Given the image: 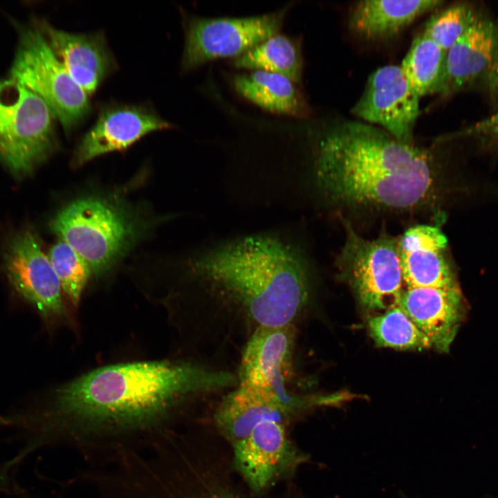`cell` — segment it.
Returning <instances> with one entry per match:
<instances>
[{
	"instance_id": "6da1fadb",
	"label": "cell",
	"mask_w": 498,
	"mask_h": 498,
	"mask_svg": "<svg viewBox=\"0 0 498 498\" xmlns=\"http://www.w3.org/2000/svg\"><path fill=\"white\" fill-rule=\"evenodd\" d=\"M237 385L235 373L199 360L102 367L62 385L45 406L21 416L24 448L31 453L64 446L89 468L106 466L177 431L175 418L195 398Z\"/></svg>"
},
{
	"instance_id": "7a4b0ae2",
	"label": "cell",
	"mask_w": 498,
	"mask_h": 498,
	"mask_svg": "<svg viewBox=\"0 0 498 498\" xmlns=\"http://www.w3.org/2000/svg\"><path fill=\"white\" fill-rule=\"evenodd\" d=\"M310 263L295 242L258 234L205 248L187 264L174 306L194 349L244 345L259 328L294 324L309 306Z\"/></svg>"
},
{
	"instance_id": "3957f363",
	"label": "cell",
	"mask_w": 498,
	"mask_h": 498,
	"mask_svg": "<svg viewBox=\"0 0 498 498\" xmlns=\"http://www.w3.org/2000/svg\"><path fill=\"white\" fill-rule=\"evenodd\" d=\"M313 174L316 187L331 201L398 211L426 204L437 179L428 150L355 121L339 122L322 134Z\"/></svg>"
},
{
	"instance_id": "277c9868",
	"label": "cell",
	"mask_w": 498,
	"mask_h": 498,
	"mask_svg": "<svg viewBox=\"0 0 498 498\" xmlns=\"http://www.w3.org/2000/svg\"><path fill=\"white\" fill-rule=\"evenodd\" d=\"M53 232L102 275L127 251L137 236L133 220L122 210L99 198H84L63 208L52 221Z\"/></svg>"
},
{
	"instance_id": "5b68a950",
	"label": "cell",
	"mask_w": 498,
	"mask_h": 498,
	"mask_svg": "<svg viewBox=\"0 0 498 498\" xmlns=\"http://www.w3.org/2000/svg\"><path fill=\"white\" fill-rule=\"evenodd\" d=\"M55 119L39 95L0 80V162L16 176L30 172L55 149Z\"/></svg>"
},
{
	"instance_id": "8992f818",
	"label": "cell",
	"mask_w": 498,
	"mask_h": 498,
	"mask_svg": "<svg viewBox=\"0 0 498 498\" xmlns=\"http://www.w3.org/2000/svg\"><path fill=\"white\" fill-rule=\"evenodd\" d=\"M10 75L45 101L67 133L91 112L89 95L72 79L39 28L21 33Z\"/></svg>"
},
{
	"instance_id": "52a82bcc",
	"label": "cell",
	"mask_w": 498,
	"mask_h": 498,
	"mask_svg": "<svg viewBox=\"0 0 498 498\" xmlns=\"http://www.w3.org/2000/svg\"><path fill=\"white\" fill-rule=\"evenodd\" d=\"M293 5V2L276 11L251 17L186 16L181 71H191L219 58H236L279 33Z\"/></svg>"
},
{
	"instance_id": "ba28073f",
	"label": "cell",
	"mask_w": 498,
	"mask_h": 498,
	"mask_svg": "<svg viewBox=\"0 0 498 498\" xmlns=\"http://www.w3.org/2000/svg\"><path fill=\"white\" fill-rule=\"evenodd\" d=\"M346 240L338 259L360 304L368 311L395 305L403 279L398 239L381 236L367 240L345 223Z\"/></svg>"
},
{
	"instance_id": "9c48e42d",
	"label": "cell",
	"mask_w": 498,
	"mask_h": 498,
	"mask_svg": "<svg viewBox=\"0 0 498 498\" xmlns=\"http://www.w3.org/2000/svg\"><path fill=\"white\" fill-rule=\"evenodd\" d=\"M295 340L294 324L257 329L241 349L238 385L273 394L298 412L314 407L313 395L300 396L288 389Z\"/></svg>"
},
{
	"instance_id": "30bf717a",
	"label": "cell",
	"mask_w": 498,
	"mask_h": 498,
	"mask_svg": "<svg viewBox=\"0 0 498 498\" xmlns=\"http://www.w3.org/2000/svg\"><path fill=\"white\" fill-rule=\"evenodd\" d=\"M478 91L498 96V23L481 14L447 50L439 94Z\"/></svg>"
},
{
	"instance_id": "8fae6325",
	"label": "cell",
	"mask_w": 498,
	"mask_h": 498,
	"mask_svg": "<svg viewBox=\"0 0 498 498\" xmlns=\"http://www.w3.org/2000/svg\"><path fill=\"white\" fill-rule=\"evenodd\" d=\"M420 98L400 66L387 65L369 76L352 112L365 121L380 125L396 140L412 144L420 113Z\"/></svg>"
},
{
	"instance_id": "7c38bea8",
	"label": "cell",
	"mask_w": 498,
	"mask_h": 498,
	"mask_svg": "<svg viewBox=\"0 0 498 498\" xmlns=\"http://www.w3.org/2000/svg\"><path fill=\"white\" fill-rule=\"evenodd\" d=\"M5 268L16 291L44 319L68 317L59 280L32 232H21L12 240L6 252Z\"/></svg>"
},
{
	"instance_id": "4fadbf2b",
	"label": "cell",
	"mask_w": 498,
	"mask_h": 498,
	"mask_svg": "<svg viewBox=\"0 0 498 498\" xmlns=\"http://www.w3.org/2000/svg\"><path fill=\"white\" fill-rule=\"evenodd\" d=\"M286 425L264 420L232 445L236 468L255 492L270 487L303 459L288 437Z\"/></svg>"
},
{
	"instance_id": "5bb4252c",
	"label": "cell",
	"mask_w": 498,
	"mask_h": 498,
	"mask_svg": "<svg viewBox=\"0 0 498 498\" xmlns=\"http://www.w3.org/2000/svg\"><path fill=\"white\" fill-rule=\"evenodd\" d=\"M172 127L171 123L143 105L106 106L77 145L73 165L79 167L97 156L126 149L148 133Z\"/></svg>"
},
{
	"instance_id": "9a60e30c",
	"label": "cell",
	"mask_w": 498,
	"mask_h": 498,
	"mask_svg": "<svg viewBox=\"0 0 498 498\" xmlns=\"http://www.w3.org/2000/svg\"><path fill=\"white\" fill-rule=\"evenodd\" d=\"M395 305L427 336L432 348L448 351L465 315L459 287L405 288Z\"/></svg>"
},
{
	"instance_id": "2e32d148",
	"label": "cell",
	"mask_w": 498,
	"mask_h": 498,
	"mask_svg": "<svg viewBox=\"0 0 498 498\" xmlns=\"http://www.w3.org/2000/svg\"><path fill=\"white\" fill-rule=\"evenodd\" d=\"M39 29L72 79L88 95L116 69L104 33H73L42 22Z\"/></svg>"
},
{
	"instance_id": "e0dca14e",
	"label": "cell",
	"mask_w": 498,
	"mask_h": 498,
	"mask_svg": "<svg viewBox=\"0 0 498 498\" xmlns=\"http://www.w3.org/2000/svg\"><path fill=\"white\" fill-rule=\"evenodd\" d=\"M403 283L406 288L458 287L444 255L448 241L437 226L418 225L398 239Z\"/></svg>"
},
{
	"instance_id": "ac0fdd59",
	"label": "cell",
	"mask_w": 498,
	"mask_h": 498,
	"mask_svg": "<svg viewBox=\"0 0 498 498\" xmlns=\"http://www.w3.org/2000/svg\"><path fill=\"white\" fill-rule=\"evenodd\" d=\"M297 412L273 394L237 385L221 398L214 422L233 445L246 438L259 423L271 419L287 423Z\"/></svg>"
},
{
	"instance_id": "d6986e66",
	"label": "cell",
	"mask_w": 498,
	"mask_h": 498,
	"mask_svg": "<svg viewBox=\"0 0 498 498\" xmlns=\"http://www.w3.org/2000/svg\"><path fill=\"white\" fill-rule=\"evenodd\" d=\"M439 0H368L352 8L349 28L371 40L394 37L421 15L442 6Z\"/></svg>"
},
{
	"instance_id": "ffe728a7",
	"label": "cell",
	"mask_w": 498,
	"mask_h": 498,
	"mask_svg": "<svg viewBox=\"0 0 498 498\" xmlns=\"http://www.w3.org/2000/svg\"><path fill=\"white\" fill-rule=\"evenodd\" d=\"M231 82L239 95L267 111L299 118L311 113L297 84L284 75L255 70L235 74Z\"/></svg>"
},
{
	"instance_id": "44dd1931",
	"label": "cell",
	"mask_w": 498,
	"mask_h": 498,
	"mask_svg": "<svg viewBox=\"0 0 498 498\" xmlns=\"http://www.w3.org/2000/svg\"><path fill=\"white\" fill-rule=\"evenodd\" d=\"M145 498H243L194 460L158 479Z\"/></svg>"
},
{
	"instance_id": "7402d4cb",
	"label": "cell",
	"mask_w": 498,
	"mask_h": 498,
	"mask_svg": "<svg viewBox=\"0 0 498 498\" xmlns=\"http://www.w3.org/2000/svg\"><path fill=\"white\" fill-rule=\"evenodd\" d=\"M232 64L238 68L280 74L299 84L303 66L301 46L298 39L277 33L234 58Z\"/></svg>"
},
{
	"instance_id": "603a6c76",
	"label": "cell",
	"mask_w": 498,
	"mask_h": 498,
	"mask_svg": "<svg viewBox=\"0 0 498 498\" xmlns=\"http://www.w3.org/2000/svg\"><path fill=\"white\" fill-rule=\"evenodd\" d=\"M446 52L423 32L413 40L400 68L420 97L437 93L445 74Z\"/></svg>"
},
{
	"instance_id": "cb8c5ba5",
	"label": "cell",
	"mask_w": 498,
	"mask_h": 498,
	"mask_svg": "<svg viewBox=\"0 0 498 498\" xmlns=\"http://www.w3.org/2000/svg\"><path fill=\"white\" fill-rule=\"evenodd\" d=\"M369 334L379 347L398 349L432 348L427 336L396 305L368 320Z\"/></svg>"
},
{
	"instance_id": "d4e9b609",
	"label": "cell",
	"mask_w": 498,
	"mask_h": 498,
	"mask_svg": "<svg viewBox=\"0 0 498 498\" xmlns=\"http://www.w3.org/2000/svg\"><path fill=\"white\" fill-rule=\"evenodd\" d=\"M48 257L62 291L71 304L77 306L92 273L90 266L71 246L62 240L50 248Z\"/></svg>"
},
{
	"instance_id": "484cf974",
	"label": "cell",
	"mask_w": 498,
	"mask_h": 498,
	"mask_svg": "<svg viewBox=\"0 0 498 498\" xmlns=\"http://www.w3.org/2000/svg\"><path fill=\"white\" fill-rule=\"evenodd\" d=\"M480 15L470 3L454 4L434 14L423 32L447 52Z\"/></svg>"
},
{
	"instance_id": "4316f807",
	"label": "cell",
	"mask_w": 498,
	"mask_h": 498,
	"mask_svg": "<svg viewBox=\"0 0 498 498\" xmlns=\"http://www.w3.org/2000/svg\"><path fill=\"white\" fill-rule=\"evenodd\" d=\"M455 135L470 137L486 149L498 150V107L490 116L467 127Z\"/></svg>"
}]
</instances>
